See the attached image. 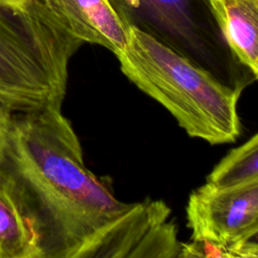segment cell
Returning <instances> with one entry per match:
<instances>
[{"mask_svg":"<svg viewBox=\"0 0 258 258\" xmlns=\"http://www.w3.org/2000/svg\"><path fill=\"white\" fill-rule=\"evenodd\" d=\"M117 58L122 73L163 106L190 137L223 144L240 135L239 91L189 57L129 27L128 44Z\"/></svg>","mask_w":258,"mask_h":258,"instance_id":"7a4b0ae2","label":"cell"},{"mask_svg":"<svg viewBox=\"0 0 258 258\" xmlns=\"http://www.w3.org/2000/svg\"><path fill=\"white\" fill-rule=\"evenodd\" d=\"M59 22L84 43L104 46L116 56L127 46L129 27L108 0H43Z\"/></svg>","mask_w":258,"mask_h":258,"instance_id":"8992f818","label":"cell"},{"mask_svg":"<svg viewBox=\"0 0 258 258\" xmlns=\"http://www.w3.org/2000/svg\"><path fill=\"white\" fill-rule=\"evenodd\" d=\"M121 20L191 59L232 53L218 0H108Z\"/></svg>","mask_w":258,"mask_h":258,"instance_id":"277c9868","label":"cell"},{"mask_svg":"<svg viewBox=\"0 0 258 258\" xmlns=\"http://www.w3.org/2000/svg\"><path fill=\"white\" fill-rule=\"evenodd\" d=\"M178 257L235 258V255L228 247L217 245L206 240L191 239V242L181 243Z\"/></svg>","mask_w":258,"mask_h":258,"instance_id":"30bf717a","label":"cell"},{"mask_svg":"<svg viewBox=\"0 0 258 258\" xmlns=\"http://www.w3.org/2000/svg\"><path fill=\"white\" fill-rule=\"evenodd\" d=\"M4 1H8V2H12V3H23L26 0H4Z\"/></svg>","mask_w":258,"mask_h":258,"instance_id":"4fadbf2b","label":"cell"},{"mask_svg":"<svg viewBox=\"0 0 258 258\" xmlns=\"http://www.w3.org/2000/svg\"><path fill=\"white\" fill-rule=\"evenodd\" d=\"M83 43L43 0H0V105L12 113L61 108L69 62Z\"/></svg>","mask_w":258,"mask_h":258,"instance_id":"3957f363","label":"cell"},{"mask_svg":"<svg viewBox=\"0 0 258 258\" xmlns=\"http://www.w3.org/2000/svg\"><path fill=\"white\" fill-rule=\"evenodd\" d=\"M12 112L0 105V156L4 149L11 123Z\"/></svg>","mask_w":258,"mask_h":258,"instance_id":"7c38bea8","label":"cell"},{"mask_svg":"<svg viewBox=\"0 0 258 258\" xmlns=\"http://www.w3.org/2000/svg\"><path fill=\"white\" fill-rule=\"evenodd\" d=\"M0 184L30 227L40 258L176 257V228L161 201L123 203L84 162L60 108L12 113Z\"/></svg>","mask_w":258,"mask_h":258,"instance_id":"6da1fadb","label":"cell"},{"mask_svg":"<svg viewBox=\"0 0 258 258\" xmlns=\"http://www.w3.org/2000/svg\"><path fill=\"white\" fill-rule=\"evenodd\" d=\"M258 181V133L232 149L210 172L207 183L230 187Z\"/></svg>","mask_w":258,"mask_h":258,"instance_id":"9c48e42d","label":"cell"},{"mask_svg":"<svg viewBox=\"0 0 258 258\" xmlns=\"http://www.w3.org/2000/svg\"><path fill=\"white\" fill-rule=\"evenodd\" d=\"M0 258H40L30 227L1 184Z\"/></svg>","mask_w":258,"mask_h":258,"instance_id":"ba28073f","label":"cell"},{"mask_svg":"<svg viewBox=\"0 0 258 258\" xmlns=\"http://www.w3.org/2000/svg\"><path fill=\"white\" fill-rule=\"evenodd\" d=\"M227 43L258 79V0H218Z\"/></svg>","mask_w":258,"mask_h":258,"instance_id":"52a82bcc","label":"cell"},{"mask_svg":"<svg viewBox=\"0 0 258 258\" xmlns=\"http://www.w3.org/2000/svg\"><path fill=\"white\" fill-rule=\"evenodd\" d=\"M186 220L191 239L230 249L258 225V181L230 187L206 182L189 196Z\"/></svg>","mask_w":258,"mask_h":258,"instance_id":"5b68a950","label":"cell"},{"mask_svg":"<svg viewBox=\"0 0 258 258\" xmlns=\"http://www.w3.org/2000/svg\"><path fill=\"white\" fill-rule=\"evenodd\" d=\"M235 258H258V225L230 247Z\"/></svg>","mask_w":258,"mask_h":258,"instance_id":"8fae6325","label":"cell"}]
</instances>
